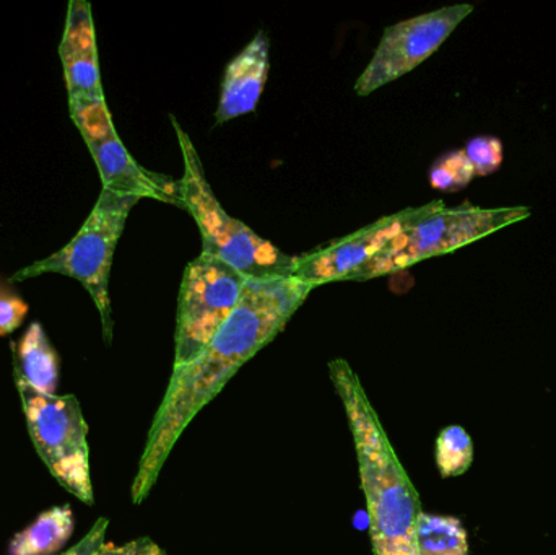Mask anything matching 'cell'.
<instances>
[{
    "instance_id": "14",
    "label": "cell",
    "mask_w": 556,
    "mask_h": 555,
    "mask_svg": "<svg viewBox=\"0 0 556 555\" xmlns=\"http://www.w3.org/2000/svg\"><path fill=\"white\" fill-rule=\"evenodd\" d=\"M74 527V514L68 505L42 512L29 527L12 538L9 555L58 554L71 540Z\"/></svg>"
},
{
    "instance_id": "11",
    "label": "cell",
    "mask_w": 556,
    "mask_h": 555,
    "mask_svg": "<svg viewBox=\"0 0 556 555\" xmlns=\"http://www.w3.org/2000/svg\"><path fill=\"white\" fill-rule=\"evenodd\" d=\"M59 54L67 85L68 108L104 100L90 3L84 0L68 3Z\"/></svg>"
},
{
    "instance_id": "13",
    "label": "cell",
    "mask_w": 556,
    "mask_h": 555,
    "mask_svg": "<svg viewBox=\"0 0 556 555\" xmlns=\"http://www.w3.org/2000/svg\"><path fill=\"white\" fill-rule=\"evenodd\" d=\"M13 375L41 394L52 396L59 383V357L39 323H31L16 348Z\"/></svg>"
},
{
    "instance_id": "4",
    "label": "cell",
    "mask_w": 556,
    "mask_h": 555,
    "mask_svg": "<svg viewBox=\"0 0 556 555\" xmlns=\"http://www.w3.org/2000/svg\"><path fill=\"white\" fill-rule=\"evenodd\" d=\"M529 217L531 209L526 205L489 209L466 202L447 207L443 201L430 202L421 205L417 217L350 280L359 282L399 273L421 261L466 248Z\"/></svg>"
},
{
    "instance_id": "2",
    "label": "cell",
    "mask_w": 556,
    "mask_h": 555,
    "mask_svg": "<svg viewBox=\"0 0 556 555\" xmlns=\"http://www.w3.org/2000/svg\"><path fill=\"white\" fill-rule=\"evenodd\" d=\"M330 380L342 401L358 459L375 555H417L421 510L417 489L399 462L388 433L349 362L329 364Z\"/></svg>"
},
{
    "instance_id": "12",
    "label": "cell",
    "mask_w": 556,
    "mask_h": 555,
    "mask_svg": "<svg viewBox=\"0 0 556 555\" xmlns=\"http://www.w3.org/2000/svg\"><path fill=\"white\" fill-rule=\"evenodd\" d=\"M270 68V39L264 29L228 62L222 80L217 124L253 113L260 103Z\"/></svg>"
},
{
    "instance_id": "5",
    "label": "cell",
    "mask_w": 556,
    "mask_h": 555,
    "mask_svg": "<svg viewBox=\"0 0 556 555\" xmlns=\"http://www.w3.org/2000/svg\"><path fill=\"white\" fill-rule=\"evenodd\" d=\"M140 199L136 195L103 189L93 211L85 220L74 240L58 253L46 260L36 261L31 266L13 274L10 282H23L45 274H59L72 277L85 287L103 323V335L108 344L113 339L111 318L110 274L114 251L123 237L124 227L130 211Z\"/></svg>"
},
{
    "instance_id": "19",
    "label": "cell",
    "mask_w": 556,
    "mask_h": 555,
    "mask_svg": "<svg viewBox=\"0 0 556 555\" xmlns=\"http://www.w3.org/2000/svg\"><path fill=\"white\" fill-rule=\"evenodd\" d=\"M28 313L25 300L0 280V336L12 335L22 326Z\"/></svg>"
},
{
    "instance_id": "7",
    "label": "cell",
    "mask_w": 556,
    "mask_h": 555,
    "mask_svg": "<svg viewBox=\"0 0 556 555\" xmlns=\"http://www.w3.org/2000/svg\"><path fill=\"white\" fill-rule=\"evenodd\" d=\"M248 277L201 253L188 264L179 292L173 371L194 361L240 305Z\"/></svg>"
},
{
    "instance_id": "21",
    "label": "cell",
    "mask_w": 556,
    "mask_h": 555,
    "mask_svg": "<svg viewBox=\"0 0 556 555\" xmlns=\"http://www.w3.org/2000/svg\"><path fill=\"white\" fill-rule=\"evenodd\" d=\"M108 525H110V520H108V518H100L84 540L78 541L74 547L65 551L64 554L59 555H93L98 550H100L101 544L104 543Z\"/></svg>"
},
{
    "instance_id": "10",
    "label": "cell",
    "mask_w": 556,
    "mask_h": 555,
    "mask_svg": "<svg viewBox=\"0 0 556 555\" xmlns=\"http://www.w3.org/2000/svg\"><path fill=\"white\" fill-rule=\"evenodd\" d=\"M420 207H408L366 225L355 234L332 241L327 247L304 253L294 260L293 277L316 287L337 280H350L372 257L378 256L417 217Z\"/></svg>"
},
{
    "instance_id": "18",
    "label": "cell",
    "mask_w": 556,
    "mask_h": 555,
    "mask_svg": "<svg viewBox=\"0 0 556 555\" xmlns=\"http://www.w3.org/2000/svg\"><path fill=\"white\" fill-rule=\"evenodd\" d=\"M467 159L472 163L476 176H489L498 172L503 163V142L495 136H479L464 147Z\"/></svg>"
},
{
    "instance_id": "16",
    "label": "cell",
    "mask_w": 556,
    "mask_h": 555,
    "mask_svg": "<svg viewBox=\"0 0 556 555\" xmlns=\"http://www.w3.org/2000/svg\"><path fill=\"white\" fill-rule=\"evenodd\" d=\"M473 463V443L469 433L460 426L441 430L437 440V465L441 478H457L466 475Z\"/></svg>"
},
{
    "instance_id": "3",
    "label": "cell",
    "mask_w": 556,
    "mask_h": 555,
    "mask_svg": "<svg viewBox=\"0 0 556 555\" xmlns=\"http://www.w3.org/2000/svg\"><path fill=\"white\" fill-rule=\"evenodd\" d=\"M185 160L179 192L202 237V253L230 264L251 280L280 279L294 274V260L227 214L205 178L201 156L181 124L172 116Z\"/></svg>"
},
{
    "instance_id": "1",
    "label": "cell",
    "mask_w": 556,
    "mask_h": 555,
    "mask_svg": "<svg viewBox=\"0 0 556 555\" xmlns=\"http://www.w3.org/2000/svg\"><path fill=\"white\" fill-rule=\"evenodd\" d=\"M313 290L293 276L248 280L240 305L211 344L194 361L173 371L134 479V504L140 505L149 497L169 453L192 419L248 361L277 338Z\"/></svg>"
},
{
    "instance_id": "15",
    "label": "cell",
    "mask_w": 556,
    "mask_h": 555,
    "mask_svg": "<svg viewBox=\"0 0 556 555\" xmlns=\"http://www.w3.org/2000/svg\"><path fill=\"white\" fill-rule=\"evenodd\" d=\"M417 555H469V537L459 518L424 512L418 520Z\"/></svg>"
},
{
    "instance_id": "8",
    "label": "cell",
    "mask_w": 556,
    "mask_h": 555,
    "mask_svg": "<svg viewBox=\"0 0 556 555\" xmlns=\"http://www.w3.org/2000/svg\"><path fill=\"white\" fill-rule=\"evenodd\" d=\"M472 12L470 3H456L388 26L371 61L356 80L355 93L368 97L414 71L431 58Z\"/></svg>"
},
{
    "instance_id": "17",
    "label": "cell",
    "mask_w": 556,
    "mask_h": 555,
    "mask_svg": "<svg viewBox=\"0 0 556 555\" xmlns=\"http://www.w3.org/2000/svg\"><path fill=\"white\" fill-rule=\"evenodd\" d=\"M473 178H476V172L464 149L444 153L430 169L431 188L441 192L463 191Z\"/></svg>"
},
{
    "instance_id": "6",
    "label": "cell",
    "mask_w": 556,
    "mask_h": 555,
    "mask_svg": "<svg viewBox=\"0 0 556 555\" xmlns=\"http://www.w3.org/2000/svg\"><path fill=\"white\" fill-rule=\"evenodd\" d=\"M15 383L39 458L68 494L93 505L88 426L77 398L38 393L16 375Z\"/></svg>"
},
{
    "instance_id": "20",
    "label": "cell",
    "mask_w": 556,
    "mask_h": 555,
    "mask_svg": "<svg viewBox=\"0 0 556 555\" xmlns=\"http://www.w3.org/2000/svg\"><path fill=\"white\" fill-rule=\"evenodd\" d=\"M93 555H166V553L150 538H139V540L129 541L123 546L104 541Z\"/></svg>"
},
{
    "instance_id": "9",
    "label": "cell",
    "mask_w": 556,
    "mask_h": 555,
    "mask_svg": "<svg viewBox=\"0 0 556 555\" xmlns=\"http://www.w3.org/2000/svg\"><path fill=\"white\" fill-rule=\"evenodd\" d=\"M71 116L97 163L103 189L185 209L179 181L149 172L130 155L114 129L106 100L75 104Z\"/></svg>"
}]
</instances>
